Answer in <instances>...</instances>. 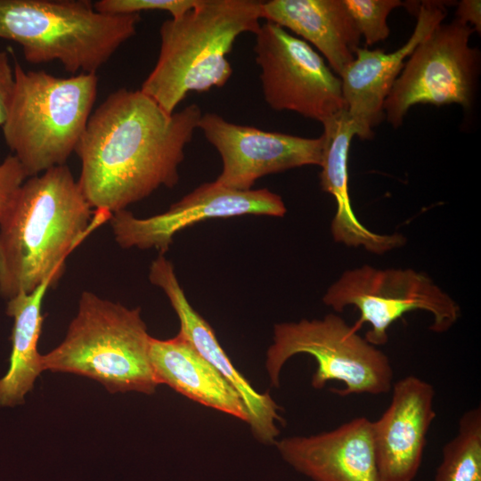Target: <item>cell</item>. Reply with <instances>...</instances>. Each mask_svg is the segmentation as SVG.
Segmentation results:
<instances>
[{"label": "cell", "mask_w": 481, "mask_h": 481, "mask_svg": "<svg viewBox=\"0 0 481 481\" xmlns=\"http://www.w3.org/2000/svg\"><path fill=\"white\" fill-rule=\"evenodd\" d=\"M201 115L195 103L168 114L140 89L111 93L92 111L75 151L90 207L113 214L177 184Z\"/></svg>", "instance_id": "6da1fadb"}, {"label": "cell", "mask_w": 481, "mask_h": 481, "mask_svg": "<svg viewBox=\"0 0 481 481\" xmlns=\"http://www.w3.org/2000/svg\"><path fill=\"white\" fill-rule=\"evenodd\" d=\"M111 215L93 210L66 164L27 178L0 224V295L58 282L70 251Z\"/></svg>", "instance_id": "7a4b0ae2"}, {"label": "cell", "mask_w": 481, "mask_h": 481, "mask_svg": "<svg viewBox=\"0 0 481 481\" xmlns=\"http://www.w3.org/2000/svg\"><path fill=\"white\" fill-rule=\"evenodd\" d=\"M256 0H201L159 29L157 62L140 90L168 114L191 92L224 86L232 74L228 61L236 38L261 24Z\"/></svg>", "instance_id": "3957f363"}, {"label": "cell", "mask_w": 481, "mask_h": 481, "mask_svg": "<svg viewBox=\"0 0 481 481\" xmlns=\"http://www.w3.org/2000/svg\"><path fill=\"white\" fill-rule=\"evenodd\" d=\"M13 71V94L1 126L6 145L31 177L65 165L75 152L96 100L98 77L27 71L16 60Z\"/></svg>", "instance_id": "277c9868"}, {"label": "cell", "mask_w": 481, "mask_h": 481, "mask_svg": "<svg viewBox=\"0 0 481 481\" xmlns=\"http://www.w3.org/2000/svg\"><path fill=\"white\" fill-rule=\"evenodd\" d=\"M140 14L110 15L88 0H0V38L26 61H58L67 72L94 73L136 32Z\"/></svg>", "instance_id": "5b68a950"}, {"label": "cell", "mask_w": 481, "mask_h": 481, "mask_svg": "<svg viewBox=\"0 0 481 481\" xmlns=\"http://www.w3.org/2000/svg\"><path fill=\"white\" fill-rule=\"evenodd\" d=\"M151 338L139 307L84 291L66 337L41 355V368L91 378L111 393L152 394L159 384L150 360Z\"/></svg>", "instance_id": "8992f818"}, {"label": "cell", "mask_w": 481, "mask_h": 481, "mask_svg": "<svg viewBox=\"0 0 481 481\" xmlns=\"http://www.w3.org/2000/svg\"><path fill=\"white\" fill-rule=\"evenodd\" d=\"M298 354L315 359L317 368L311 384L316 389L330 380L344 384L342 389H332L341 396L380 395L392 388L394 371L387 355L337 314L274 326L265 362L272 386L279 387L282 366Z\"/></svg>", "instance_id": "52a82bcc"}, {"label": "cell", "mask_w": 481, "mask_h": 481, "mask_svg": "<svg viewBox=\"0 0 481 481\" xmlns=\"http://www.w3.org/2000/svg\"><path fill=\"white\" fill-rule=\"evenodd\" d=\"M322 301L336 312L355 306L360 318L353 327L358 330L363 323H369L364 338L376 346L387 342L388 328L406 313H429V329L436 333L449 330L461 316V308L450 295L428 275L411 268L363 265L348 269L329 287Z\"/></svg>", "instance_id": "ba28073f"}, {"label": "cell", "mask_w": 481, "mask_h": 481, "mask_svg": "<svg viewBox=\"0 0 481 481\" xmlns=\"http://www.w3.org/2000/svg\"><path fill=\"white\" fill-rule=\"evenodd\" d=\"M473 32L454 19L440 23L415 47L384 102L385 118L393 127L417 104L472 108L480 69V53L469 45Z\"/></svg>", "instance_id": "9c48e42d"}, {"label": "cell", "mask_w": 481, "mask_h": 481, "mask_svg": "<svg viewBox=\"0 0 481 481\" xmlns=\"http://www.w3.org/2000/svg\"><path fill=\"white\" fill-rule=\"evenodd\" d=\"M255 35V60L269 107L321 123L346 109L339 77L308 43L271 21Z\"/></svg>", "instance_id": "30bf717a"}, {"label": "cell", "mask_w": 481, "mask_h": 481, "mask_svg": "<svg viewBox=\"0 0 481 481\" xmlns=\"http://www.w3.org/2000/svg\"><path fill=\"white\" fill-rule=\"evenodd\" d=\"M286 211L281 196L268 189L236 191L214 181L202 183L164 213L138 218L124 209L113 213L110 221L121 248L156 249L164 255L175 233L200 221L242 215L283 216Z\"/></svg>", "instance_id": "8fae6325"}, {"label": "cell", "mask_w": 481, "mask_h": 481, "mask_svg": "<svg viewBox=\"0 0 481 481\" xmlns=\"http://www.w3.org/2000/svg\"><path fill=\"white\" fill-rule=\"evenodd\" d=\"M198 128L221 156L215 180L236 191H249L265 175L307 165L320 166L323 140L265 131L232 123L212 112L202 114Z\"/></svg>", "instance_id": "7c38bea8"}, {"label": "cell", "mask_w": 481, "mask_h": 481, "mask_svg": "<svg viewBox=\"0 0 481 481\" xmlns=\"http://www.w3.org/2000/svg\"><path fill=\"white\" fill-rule=\"evenodd\" d=\"M447 2L421 1L413 9L415 28L407 42L397 50L386 53L381 49L358 47L355 58L338 75L346 110L358 129L361 140L373 136V127L384 118V102L405 59L432 32L447 14Z\"/></svg>", "instance_id": "4fadbf2b"}, {"label": "cell", "mask_w": 481, "mask_h": 481, "mask_svg": "<svg viewBox=\"0 0 481 481\" xmlns=\"http://www.w3.org/2000/svg\"><path fill=\"white\" fill-rule=\"evenodd\" d=\"M390 391V404L372 421L377 467L381 481H412L436 418L435 389L424 379L409 375L393 383Z\"/></svg>", "instance_id": "5bb4252c"}, {"label": "cell", "mask_w": 481, "mask_h": 481, "mask_svg": "<svg viewBox=\"0 0 481 481\" xmlns=\"http://www.w3.org/2000/svg\"><path fill=\"white\" fill-rule=\"evenodd\" d=\"M149 279L168 298L180 321V331L194 348L235 388L249 414L248 423L257 440L275 444L282 423L280 407L268 393H259L232 365L218 343L210 325L192 308L175 275L174 266L163 255L151 265Z\"/></svg>", "instance_id": "9a60e30c"}, {"label": "cell", "mask_w": 481, "mask_h": 481, "mask_svg": "<svg viewBox=\"0 0 481 481\" xmlns=\"http://www.w3.org/2000/svg\"><path fill=\"white\" fill-rule=\"evenodd\" d=\"M283 460L314 481H381L377 467L372 421L355 418L309 436L276 441Z\"/></svg>", "instance_id": "2e32d148"}, {"label": "cell", "mask_w": 481, "mask_h": 481, "mask_svg": "<svg viewBox=\"0 0 481 481\" xmlns=\"http://www.w3.org/2000/svg\"><path fill=\"white\" fill-rule=\"evenodd\" d=\"M322 124L323 146L320 185L336 201V213L330 226L334 240L347 247H363L378 255L404 246L406 242L404 235L371 232L354 212L348 189V154L351 141L357 136L358 129L346 109Z\"/></svg>", "instance_id": "e0dca14e"}, {"label": "cell", "mask_w": 481, "mask_h": 481, "mask_svg": "<svg viewBox=\"0 0 481 481\" xmlns=\"http://www.w3.org/2000/svg\"><path fill=\"white\" fill-rule=\"evenodd\" d=\"M261 18L315 46L338 76L359 47L361 36L343 0L262 1Z\"/></svg>", "instance_id": "ac0fdd59"}, {"label": "cell", "mask_w": 481, "mask_h": 481, "mask_svg": "<svg viewBox=\"0 0 481 481\" xmlns=\"http://www.w3.org/2000/svg\"><path fill=\"white\" fill-rule=\"evenodd\" d=\"M150 360L158 384L186 397L249 421L242 398L224 376L181 334L150 341Z\"/></svg>", "instance_id": "d6986e66"}, {"label": "cell", "mask_w": 481, "mask_h": 481, "mask_svg": "<svg viewBox=\"0 0 481 481\" xmlns=\"http://www.w3.org/2000/svg\"><path fill=\"white\" fill-rule=\"evenodd\" d=\"M54 284L53 279H47L32 292H20L8 301L6 313L13 317L14 324L10 366L0 379V406L23 403L43 371L37 351L44 320L41 307L47 289Z\"/></svg>", "instance_id": "ffe728a7"}, {"label": "cell", "mask_w": 481, "mask_h": 481, "mask_svg": "<svg viewBox=\"0 0 481 481\" xmlns=\"http://www.w3.org/2000/svg\"><path fill=\"white\" fill-rule=\"evenodd\" d=\"M434 481H481V407L459 420L457 434L442 450Z\"/></svg>", "instance_id": "44dd1931"}, {"label": "cell", "mask_w": 481, "mask_h": 481, "mask_svg": "<svg viewBox=\"0 0 481 481\" xmlns=\"http://www.w3.org/2000/svg\"><path fill=\"white\" fill-rule=\"evenodd\" d=\"M365 47L386 40L389 34L387 19L392 10L404 5L399 0H343Z\"/></svg>", "instance_id": "7402d4cb"}, {"label": "cell", "mask_w": 481, "mask_h": 481, "mask_svg": "<svg viewBox=\"0 0 481 481\" xmlns=\"http://www.w3.org/2000/svg\"><path fill=\"white\" fill-rule=\"evenodd\" d=\"M201 0H99L94 9L110 15L140 14L143 11H163L177 19L195 8Z\"/></svg>", "instance_id": "603a6c76"}, {"label": "cell", "mask_w": 481, "mask_h": 481, "mask_svg": "<svg viewBox=\"0 0 481 481\" xmlns=\"http://www.w3.org/2000/svg\"><path fill=\"white\" fill-rule=\"evenodd\" d=\"M29 178L19 159L12 154L0 163V224L12 207L19 191Z\"/></svg>", "instance_id": "cb8c5ba5"}, {"label": "cell", "mask_w": 481, "mask_h": 481, "mask_svg": "<svg viewBox=\"0 0 481 481\" xmlns=\"http://www.w3.org/2000/svg\"><path fill=\"white\" fill-rule=\"evenodd\" d=\"M14 89V71L7 53L0 50V126L5 120Z\"/></svg>", "instance_id": "d4e9b609"}, {"label": "cell", "mask_w": 481, "mask_h": 481, "mask_svg": "<svg viewBox=\"0 0 481 481\" xmlns=\"http://www.w3.org/2000/svg\"><path fill=\"white\" fill-rule=\"evenodd\" d=\"M480 0H461L457 4L456 18L461 22L471 27L475 32H481Z\"/></svg>", "instance_id": "484cf974"}]
</instances>
